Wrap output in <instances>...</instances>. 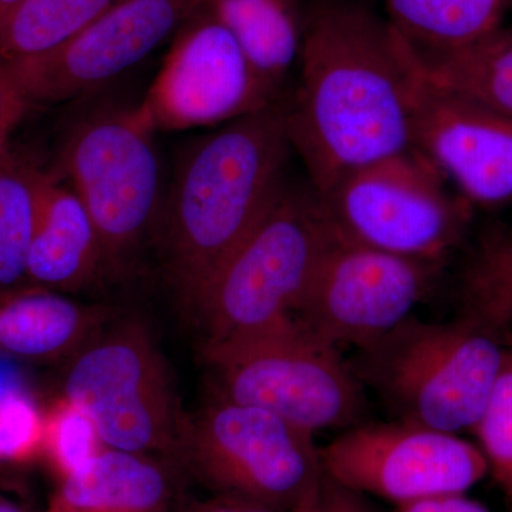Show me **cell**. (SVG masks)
<instances>
[{"label":"cell","mask_w":512,"mask_h":512,"mask_svg":"<svg viewBox=\"0 0 512 512\" xmlns=\"http://www.w3.org/2000/svg\"><path fill=\"white\" fill-rule=\"evenodd\" d=\"M299 63L286 123L316 194L413 150V77L387 20L353 0H313Z\"/></svg>","instance_id":"6da1fadb"},{"label":"cell","mask_w":512,"mask_h":512,"mask_svg":"<svg viewBox=\"0 0 512 512\" xmlns=\"http://www.w3.org/2000/svg\"><path fill=\"white\" fill-rule=\"evenodd\" d=\"M286 101L222 124L178 161L154 242L188 313L288 183Z\"/></svg>","instance_id":"7a4b0ae2"},{"label":"cell","mask_w":512,"mask_h":512,"mask_svg":"<svg viewBox=\"0 0 512 512\" xmlns=\"http://www.w3.org/2000/svg\"><path fill=\"white\" fill-rule=\"evenodd\" d=\"M501 332L466 309L444 323L409 316L357 350L353 370L397 420L451 434L473 430L507 346Z\"/></svg>","instance_id":"3957f363"},{"label":"cell","mask_w":512,"mask_h":512,"mask_svg":"<svg viewBox=\"0 0 512 512\" xmlns=\"http://www.w3.org/2000/svg\"><path fill=\"white\" fill-rule=\"evenodd\" d=\"M330 238L312 185L286 183L192 306L202 345L241 338L292 318Z\"/></svg>","instance_id":"277c9868"},{"label":"cell","mask_w":512,"mask_h":512,"mask_svg":"<svg viewBox=\"0 0 512 512\" xmlns=\"http://www.w3.org/2000/svg\"><path fill=\"white\" fill-rule=\"evenodd\" d=\"M201 353L217 396L266 410L309 433L352 427L365 412V386L353 367L293 318L205 343Z\"/></svg>","instance_id":"5b68a950"},{"label":"cell","mask_w":512,"mask_h":512,"mask_svg":"<svg viewBox=\"0 0 512 512\" xmlns=\"http://www.w3.org/2000/svg\"><path fill=\"white\" fill-rule=\"evenodd\" d=\"M156 131L141 103L100 110L70 128L60 151L59 177L92 215L113 276L156 239L165 195Z\"/></svg>","instance_id":"8992f818"},{"label":"cell","mask_w":512,"mask_h":512,"mask_svg":"<svg viewBox=\"0 0 512 512\" xmlns=\"http://www.w3.org/2000/svg\"><path fill=\"white\" fill-rule=\"evenodd\" d=\"M175 464L214 491L291 512L323 474L313 434L224 397L185 414Z\"/></svg>","instance_id":"52a82bcc"},{"label":"cell","mask_w":512,"mask_h":512,"mask_svg":"<svg viewBox=\"0 0 512 512\" xmlns=\"http://www.w3.org/2000/svg\"><path fill=\"white\" fill-rule=\"evenodd\" d=\"M446 181L413 148L353 171L318 198L333 237L440 264L471 217L470 202L448 192Z\"/></svg>","instance_id":"ba28073f"},{"label":"cell","mask_w":512,"mask_h":512,"mask_svg":"<svg viewBox=\"0 0 512 512\" xmlns=\"http://www.w3.org/2000/svg\"><path fill=\"white\" fill-rule=\"evenodd\" d=\"M106 326L69 360L64 397L90 417L104 447L175 463L185 413L163 353L138 320Z\"/></svg>","instance_id":"9c48e42d"},{"label":"cell","mask_w":512,"mask_h":512,"mask_svg":"<svg viewBox=\"0 0 512 512\" xmlns=\"http://www.w3.org/2000/svg\"><path fill=\"white\" fill-rule=\"evenodd\" d=\"M440 264L330 238L292 318L316 338L367 348L412 316Z\"/></svg>","instance_id":"30bf717a"},{"label":"cell","mask_w":512,"mask_h":512,"mask_svg":"<svg viewBox=\"0 0 512 512\" xmlns=\"http://www.w3.org/2000/svg\"><path fill=\"white\" fill-rule=\"evenodd\" d=\"M319 454L323 471L339 484L396 505L466 494L488 476L476 444L400 420L352 426Z\"/></svg>","instance_id":"8fae6325"},{"label":"cell","mask_w":512,"mask_h":512,"mask_svg":"<svg viewBox=\"0 0 512 512\" xmlns=\"http://www.w3.org/2000/svg\"><path fill=\"white\" fill-rule=\"evenodd\" d=\"M276 103L235 37L202 3L171 40L141 106L158 131L222 126Z\"/></svg>","instance_id":"7c38bea8"},{"label":"cell","mask_w":512,"mask_h":512,"mask_svg":"<svg viewBox=\"0 0 512 512\" xmlns=\"http://www.w3.org/2000/svg\"><path fill=\"white\" fill-rule=\"evenodd\" d=\"M202 3L126 0L52 52L5 64L30 103L77 99L113 82L173 40Z\"/></svg>","instance_id":"4fadbf2b"},{"label":"cell","mask_w":512,"mask_h":512,"mask_svg":"<svg viewBox=\"0 0 512 512\" xmlns=\"http://www.w3.org/2000/svg\"><path fill=\"white\" fill-rule=\"evenodd\" d=\"M412 77L414 148L471 205L511 202L512 117L453 99Z\"/></svg>","instance_id":"5bb4252c"},{"label":"cell","mask_w":512,"mask_h":512,"mask_svg":"<svg viewBox=\"0 0 512 512\" xmlns=\"http://www.w3.org/2000/svg\"><path fill=\"white\" fill-rule=\"evenodd\" d=\"M113 278L92 215L66 181L46 174L28 256V284L60 293Z\"/></svg>","instance_id":"9a60e30c"},{"label":"cell","mask_w":512,"mask_h":512,"mask_svg":"<svg viewBox=\"0 0 512 512\" xmlns=\"http://www.w3.org/2000/svg\"><path fill=\"white\" fill-rule=\"evenodd\" d=\"M181 470L167 458L104 447L62 480L52 504L70 512H174Z\"/></svg>","instance_id":"2e32d148"},{"label":"cell","mask_w":512,"mask_h":512,"mask_svg":"<svg viewBox=\"0 0 512 512\" xmlns=\"http://www.w3.org/2000/svg\"><path fill=\"white\" fill-rule=\"evenodd\" d=\"M109 318L104 306L39 286L0 293V355L30 362L70 360Z\"/></svg>","instance_id":"e0dca14e"},{"label":"cell","mask_w":512,"mask_h":512,"mask_svg":"<svg viewBox=\"0 0 512 512\" xmlns=\"http://www.w3.org/2000/svg\"><path fill=\"white\" fill-rule=\"evenodd\" d=\"M394 37L407 69L424 86L512 117V30L498 28L448 52H426L410 46L396 32Z\"/></svg>","instance_id":"ac0fdd59"},{"label":"cell","mask_w":512,"mask_h":512,"mask_svg":"<svg viewBox=\"0 0 512 512\" xmlns=\"http://www.w3.org/2000/svg\"><path fill=\"white\" fill-rule=\"evenodd\" d=\"M229 30L252 70L276 100L301 59L308 8L302 0H204Z\"/></svg>","instance_id":"d6986e66"},{"label":"cell","mask_w":512,"mask_h":512,"mask_svg":"<svg viewBox=\"0 0 512 512\" xmlns=\"http://www.w3.org/2000/svg\"><path fill=\"white\" fill-rule=\"evenodd\" d=\"M511 0H386L389 25L426 52L460 49L501 28Z\"/></svg>","instance_id":"ffe728a7"},{"label":"cell","mask_w":512,"mask_h":512,"mask_svg":"<svg viewBox=\"0 0 512 512\" xmlns=\"http://www.w3.org/2000/svg\"><path fill=\"white\" fill-rule=\"evenodd\" d=\"M126 0H22L0 26V62L46 55Z\"/></svg>","instance_id":"44dd1931"},{"label":"cell","mask_w":512,"mask_h":512,"mask_svg":"<svg viewBox=\"0 0 512 512\" xmlns=\"http://www.w3.org/2000/svg\"><path fill=\"white\" fill-rule=\"evenodd\" d=\"M46 173L29 161H0V293L28 286V256Z\"/></svg>","instance_id":"7402d4cb"},{"label":"cell","mask_w":512,"mask_h":512,"mask_svg":"<svg viewBox=\"0 0 512 512\" xmlns=\"http://www.w3.org/2000/svg\"><path fill=\"white\" fill-rule=\"evenodd\" d=\"M466 311L504 330L512 322V232L485 238L466 275Z\"/></svg>","instance_id":"603a6c76"},{"label":"cell","mask_w":512,"mask_h":512,"mask_svg":"<svg viewBox=\"0 0 512 512\" xmlns=\"http://www.w3.org/2000/svg\"><path fill=\"white\" fill-rule=\"evenodd\" d=\"M488 474L512 501V345L505 346L493 387L473 427Z\"/></svg>","instance_id":"cb8c5ba5"},{"label":"cell","mask_w":512,"mask_h":512,"mask_svg":"<svg viewBox=\"0 0 512 512\" xmlns=\"http://www.w3.org/2000/svg\"><path fill=\"white\" fill-rule=\"evenodd\" d=\"M103 448L93 421L66 397L45 412L42 456L60 480L82 471Z\"/></svg>","instance_id":"d4e9b609"},{"label":"cell","mask_w":512,"mask_h":512,"mask_svg":"<svg viewBox=\"0 0 512 512\" xmlns=\"http://www.w3.org/2000/svg\"><path fill=\"white\" fill-rule=\"evenodd\" d=\"M45 412L19 389L0 393V466L30 463L43 454Z\"/></svg>","instance_id":"484cf974"},{"label":"cell","mask_w":512,"mask_h":512,"mask_svg":"<svg viewBox=\"0 0 512 512\" xmlns=\"http://www.w3.org/2000/svg\"><path fill=\"white\" fill-rule=\"evenodd\" d=\"M291 512H376L365 495L339 484L323 471L319 483Z\"/></svg>","instance_id":"4316f807"},{"label":"cell","mask_w":512,"mask_h":512,"mask_svg":"<svg viewBox=\"0 0 512 512\" xmlns=\"http://www.w3.org/2000/svg\"><path fill=\"white\" fill-rule=\"evenodd\" d=\"M30 101L5 63L0 62V161L9 153V140Z\"/></svg>","instance_id":"83f0119b"},{"label":"cell","mask_w":512,"mask_h":512,"mask_svg":"<svg viewBox=\"0 0 512 512\" xmlns=\"http://www.w3.org/2000/svg\"><path fill=\"white\" fill-rule=\"evenodd\" d=\"M399 512H490L484 504L478 503L466 494L436 495L397 505Z\"/></svg>","instance_id":"f1b7e54d"},{"label":"cell","mask_w":512,"mask_h":512,"mask_svg":"<svg viewBox=\"0 0 512 512\" xmlns=\"http://www.w3.org/2000/svg\"><path fill=\"white\" fill-rule=\"evenodd\" d=\"M174 512H279L271 508L262 507V505L248 503V501L238 500V498L222 497L215 495L208 501H198V503L181 504Z\"/></svg>","instance_id":"f546056e"},{"label":"cell","mask_w":512,"mask_h":512,"mask_svg":"<svg viewBox=\"0 0 512 512\" xmlns=\"http://www.w3.org/2000/svg\"><path fill=\"white\" fill-rule=\"evenodd\" d=\"M0 512H28L22 507V504L16 503L12 498L0 495Z\"/></svg>","instance_id":"4dcf8cb0"},{"label":"cell","mask_w":512,"mask_h":512,"mask_svg":"<svg viewBox=\"0 0 512 512\" xmlns=\"http://www.w3.org/2000/svg\"><path fill=\"white\" fill-rule=\"evenodd\" d=\"M19 2H22V0H0V6H2L3 10V18H5L6 13H8L13 6L18 5Z\"/></svg>","instance_id":"1f68e13d"},{"label":"cell","mask_w":512,"mask_h":512,"mask_svg":"<svg viewBox=\"0 0 512 512\" xmlns=\"http://www.w3.org/2000/svg\"><path fill=\"white\" fill-rule=\"evenodd\" d=\"M47 512H70L67 510H63V508L57 507L55 504H50L49 511Z\"/></svg>","instance_id":"d6a6232c"},{"label":"cell","mask_w":512,"mask_h":512,"mask_svg":"<svg viewBox=\"0 0 512 512\" xmlns=\"http://www.w3.org/2000/svg\"><path fill=\"white\" fill-rule=\"evenodd\" d=\"M2 20H3V10H2V6H0V26H2Z\"/></svg>","instance_id":"836d02e7"}]
</instances>
